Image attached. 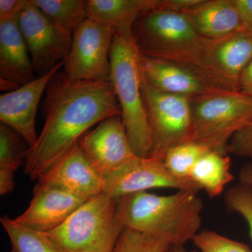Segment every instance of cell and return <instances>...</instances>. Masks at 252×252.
<instances>
[{
	"label": "cell",
	"instance_id": "17",
	"mask_svg": "<svg viewBox=\"0 0 252 252\" xmlns=\"http://www.w3.org/2000/svg\"><path fill=\"white\" fill-rule=\"evenodd\" d=\"M37 78L18 24V17L0 20V86L5 93Z\"/></svg>",
	"mask_w": 252,
	"mask_h": 252
},
{
	"label": "cell",
	"instance_id": "36",
	"mask_svg": "<svg viewBox=\"0 0 252 252\" xmlns=\"http://www.w3.org/2000/svg\"><path fill=\"white\" fill-rule=\"evenodd\" d=\"M191 252H200V251H196V250H195V251H192Z\"/></svg>",
	"mask_w": 252,
	"mask_h": 252
},
{
	"label": "cell",
	"instance_id": "8",
	"mask_svg": "<svg viewBox=\"0 0 252 252\" xmlns=\"http://www.w3.org/2000/svg\"><path fill=\"white\" fill-rule=\"evenodd\" d=\"M116 30L86 19L74 32L64 72L72 81L109 82L111 79L110 52Z\"/></svg>",
	"mask_w": 252,
	"mask_h": 252
},
{
	"label": "cell",
	"instance_id": "29",
	"mask_svg": "<svg viewBox=\"0 0 252 252\" xmlns=\"http://www.w3.org/2000/svg\"><path fill=\"white\" fill-rule=\"evenodd\" d=\"M27 0H0V20L18 17Z\"/></svg>",
	"mask_w": 252,
	"mask_h": 252
},
{
	"label": "cell",
	"instance_id": "18",
	"mask_svg": "<svg viewBox=\"0 0 252 252\" xmlns=\"http://www.w3.org/2000/svg\"><path fill=\"white\" fill-rule=\"evenodd\" d=\"M200 36L210 40L244 31L243 22L233 0H203L181 13Z\"/></svg>",
	"mask_w": 252,
	"mask_h": 252
},
{
	"label": "cell",
	"instance_id": "22",
	"mask_svg": "<svg viewBox=\"0 0 252 252\" xmlns=\"http://www.w3.org/2000/svg\"><path fill=\"white\" fill-rule=\"evenodd\" d=\"M15 252H60L42 233L28 229L7 217L0 219Z\"/></svg>",
	"mask_w": 252,
	"mask_h": 252
},
{
	"label": "cell",
	"instance_id": "30",
	"mask_svg": "<svg viewBox=\"0 0 252 252\" xmlns=\"http://www.w3.org/2000/svg\"><path fill=\"white\" fill-rule=\"evenodd\" d=\"M240 15L244 32L252 34V0H233Z\"/></svg>",
	"mask_w": 252,
	"mask_h": 252
},
{
	"label": "cell",
	"instance_id": "34",
	"mask_svg": "<svg viewBox=\"0 0 252 252\" xmlns=\"http://www.w3.org/2000/svg\"><path fill=\"white\" fill-rule=\"evenodd\" d=\"M240 183L252 187V161L243 165L239 172Z\"/></svg>",
	"mask_w": 252,
	"mask_h": 252
},
{
	"label": "cell",
	"instance_id": "9",
	"mask_svg": "<svg viewBox=\"0 0 252 252\" xmlns=\"http://www.w3.org/2000/svg\"><path fill=\"white\" fill-rule=\"evenodd\" d=\"M18 24L36 77L49 74L64 63L70 49L72 36L58 28L34 0H27L18 14Z\"/></svg>",
	"mask_w": 252,
	"mask_h": 252
},
{
	"label": "cell",
	"instance_id": "12",
	"mask_svg": "<svg viewBox=\"0 0 252 252\" xmlns=\"http://www.w3.org/2000/svg\"><path fill=\"white\" fill-rule=\"evenodd\" d=\"M78 144L103 177L136 156L121 115L104 119L94 130L84 134Z\"/></svg>",
	"mask_w": 252,
	"mask_h": 252
},
{
	"label": "cell",
	"instance_id": "11",
	"mask_svg": "<svg viewBox=\"0 0 252 252\" xmlns=\"http://www.w3.org/2000/svg\"><path fill=\"white\" fill-rule=\"evenodd\" d=\"M252 61V34L233 33L210 40L205 51L200 72L219 89L239 91L240 79Z\"/></svg>",
	"mask_w": 252,
	"mask_h": 252
},
{
	"label": "cell",
	"instance_id": "28",
	"mask_svg": "<svg viewBox=\"0 0 252 252\" xmlns=\"http://www.w3.org/2000/svg\"><path fill=\"white\" fill-rule=\"evenodd\" d=\"M228 153L252 160V120L233 136L228 144Z\"/></svg>",
	"mask_w": 252,
	"mask_h": 252
},
{
	"label": "cell",
	"instance_id": "26",
	"mask_svg": "<svg viewBox=\"0 0 252 252\" xmlns=\"http://www.w3.org/2000/svg\"><path fill=\"white\" fill-rule=\"evenodd\" d=\"M192 242L200 252H252L248 245L225 238L212 230L199 232Z\"/></svg>",
	"mask_w": 252,
	"mask_h": 252
},
{
	"label": "cell",
	"instance_id": "23",
	"mask_svg": "<svg viewBox=\"0 0 252 252\" xmlns=\"http://www.w3.org/2000/svg\"><path fill=\"white\" fill-rule=\"evenodd\" d=\"M30 146L9 126L0 125V171L14 172L26 162Z\"/></svg>",
	"mask_w": 252,
	"mask_h": 252
},
{
	"label": "cell",
	"instance_id": "31",
	"mask_svg": "<svg viewBox=\"0 0 252 252\" xmlns=\"http://www.w3.org/2000/svg\"><path fill=\"white\" fill-rule=\"evenodd\" d=\"M203 0H160V7L163 9L182 13L195 7Z\"/></svg>",
	"mask_w": 252,
	"mask_h": 252
},
{
	"label": "cell",
	"instance_id": "19",
	"mask_svg": "<svg viewBox=\"0 0 252 252\" xmlns=\"http://www.w3.org/2000/svg\"><path fill=\"white\" fill-rule=\"evenodd\" d=\"M159 4L160 0H88V15L89 19L116 32H132L139 16Z\"/></svg>",
	"mask_w": 252,
	"mask_h": 252
},
{
	"label": "cell",
	"instance_id": "4",
	"mask_svg": "<svg viewBox=\"0 0 252 252\" xmlns=\"http://www.w3.org/2000/svg\"><path fill=\"white\" fill-rule=\"evenodd\" d=\"M132 34L142 56L179 63L201 73L210 39L200 36L181 13L159 4L139 16Z\"/></svg>",
	"mask_w": 252,
	"mask_h": 252
},
{
	"label": "cell",
	"instance_id": "7",
	"mask_svg": "<svg viewBox=\"0 0 252 252\" xmlns=\"http://www.w3.org/2000/svg\"><path fill=\"white\" fill-rule=\"evenodd\" d=\"M142 92L152 132L150 156L163 160L170 149L191 142V100L154 89L142 74Z\"/></svg>",
	"mask_w": 252,
	"mask_h": 252
},
{
	"label": "cell",
	"instance_id": "6",
	"mask_svg": "<svg viewBox=\"0 0 252 252\" xmlns=\"http://www.w3.org/2000/svg\"><path fill=\"white\" fill-rule=\"evenodd\" d=\"M191 142L228 155L233 136L252 120V98L240 91L216 89L191 100Z\"/></svg>",
	"mask_w": 252,
	"mask_h": 252
},
{
	"label": "cell",
	"instance_id": "10",
	"mask_svg": "<svg viewBox=\"0 0 252 252\" xmlns=\"http://www.w3.org/2000/svg\"><path fill=\"white\" fill-rule=\"evenodd\" d=\"M103 177L104 193L117 200L129 194L152 189H175L195 193L201 190L190 179L180 178L172 175L163 160L153 156H135Z\"/></svg>",
	"mask_w": 252,
	"mask_h": 252
},
{
	"label": "cell",
	"instance_id": "13",
	"mask_svg": "<svg viewBox=\"0 0 252 252\" xmlns=\"http://www.w3.org/2000/svg\"><path fill=\"white\" fill-rule=\"evenodd\" d=\"M61 63L49 74L36 78L35 80L19 89L0 96V122L18 132L32 147L37 140L35 121L38 106L46 92L51 78L63 67Z\"/></svg>",
	"mask_w": 252,
	"mask_h": 252
},
{
	"label": "cell",
	"instance_id": "2",
	"mask_svg": "<svg viewBox=\"0 0 252 252\" xmlns=\"http://www.w3.org/2000/svg\"><path fill=\"white\" fill-rule=\"evenodd\" d=\"M197 193L178 190L170 195L147 191L118 199V212L124 228L171 237L173 245H185L199 233L203 204Z\"/></svg>",
	"mask_w": 252,
	"mask_h": 252
},
{
	"label": "cell",
	"instance_id": "14",
	"mask_svg": "<svg viewBox=\"0 0 252 252\" xmlns=\"http://www.w3.org/2000/svg\"><path fill=\"white\" fill-rule=\"evenodd\" d=\"M38 183L86 200L104 193L103 176L94 168L78 143L41 176Z\"/></svg>",
	"mask_w": 252,
	"mask_h": 252
},
{
	"label": "cell",
	"instance_id": "15",
	"mask_svg": "<svg viewBox=\"0 0 252 252\" xmlns=\"http://www.w3.org/2000/svg\"><path fill=\"white\" fill-rule=\"evenodd\" d=\"M87 200L65 190L38 183L29 207L14 220L28 229L46 233L61 226Z\"/></svg>",
	"mask_w": 252,
	"mask_h": 252
},
{
	"label": "cell",
	"instance_id": "35",
	"mask_svg": "<svg viewBox=\"0 0 252 252\" xmlns=\"http://www.w3.org/2000/svg\"><path fill=\"white\" fill-rule=\"evenodd\" d=\"M166 252H187L184 245H172Z\"/></svg>",
	"mask_w": 252,
	"mask_h": 252
},
{
	"label": "cell",
	"instance_id": "33",
	"mask_svg": "<svg viewBox=\"0 0 252 252\" xmlns=\"http://www.w3.org/2000/svg\"><path fill=\"white\" fill-rule=\"evenodd\" d=\"M239 91L252 98V61L242 75Z\"/></svg>",
	"mask_w": 252,
	"mask_h": 252
},
{
	"label": "cell",
	"instance_id": "1",
	"mask_svg": "<svg viewBox=\"0 0 252 252\" xmlns=\"http://www.w3.org/2000/svg\"><path fill=\"white\" fill-rule=\"evenodd\" d=\"M42 111L45 124L25 162V172L32 180H39L93 126L122 115L110 81H72L61 70L47 86Z\"/></svg>",
	"mask_w": 252,
	"mask_h": 252
},
{
	"label": "cell",
	"instance_id": "27",
	"mask_svg": "<svg viewBox=\"0 0 252 252\" xmlns=\"http://www.w3.org/2000/svg\"><path fill=\"white\" fill-rule=\"evenodd\" d=\"M225 202L229 210L246 220L252 238V187L241 183L230 187L225 192Z\"/></svg>",
	"mask_w": 252,
	"mask_h": 252
},
{
	"label": "cell",
	"instance_id": "25",
	"mask_svg": "<svg viewBox=\"0 0 252 252\" xmlns=\"http://www.w3.org/2000/svg\"><path fill=\"white\" fill-rule=\"evenodd\" d=\"M210 151L207 147L196 142L180 144L167 151L163 158L164 164L176 177L190 179L189 176L194 165Z\"/></svg>",
	"mask_w": 252,
	"mask_h": 252
},
{
	"label": "cell",
	"instance_id": "37",
	"mask_svg": "<svg viewBox=\"0 0 252 252\" xmlns=\"http://www.w3.org/2000/svg\"><path fill=\"white\" fill-rule=\"evenodd\" d=\"M11 252H15L14 251V250H12V251H11Z\"/></svg>",
	"mask_w": 252,
	"mask_h": 252
},
{
	"label": "cell",
	"instance_id": "16",
	"mask_svg": "<svg viewBox=\"0 0 252 252\" xmlns=\"http://www.w3.org/2000/svg\"><path fill=\"white\" fill-rule=\"evenodd\" d=\"M140 65L147 84L167 94L192 100L219 89L201 73L179 63L141 55Z\"/></svg>",
	"mask_w": 252,
	"mask_h": 252
},
{
	"label": "cell",
	"instance_id": "24",
	"mask_svg": "<svg viewBox=\"0 0 252 252\" xmlns=\"http://www.w3.org/2000/svg\"><path fill=\"white\" fill-rule=\"evenodd\" d=\"M173 245L171 237L147 234L124 228L112 252H166Z\"/></svg>",
	"mask_w": 252,
	"mask_h": 252
},
{
	"label": "cell",
	"instance_id": "3",
	"mask_svg": "<svg viewBox=\"0 0 252 252\" xmlns=\"http://www.w3.org/2000/svg\"><path fill=\"white\" fill-rule=\"evenodd\" d=\"M140 58L132 32H116L110 52V82L134 153L148 157L152 153V137L142 95Z\"/></svg>",
	"mask_w": 252,
	"mask_h": 252
},
{
	"label": "cell",
	"instance_id": "32",
	"mask_svg": "<svg viewBox=\"0 0 252 252\" xmlns=\"http://www.w3.org/2000/svg\"><path fill=\"white\" fill-rule=\"evenodd\" d=\"M14 172L0 171V194L11 193L15 187Z\"/></svg>",
	"mask_w": 252,
	"mask_h": 252
},
{
	"label": "cell",
	"instance_id": "21",
	"mask_svg": "<svg viewBox=\"0 0 252 252\" xmlns=\"http://www.w3.org/2000/svg\"><path fill=\"white\" fill-rule=\"evenodd\" d=\"M41 11L66 34L72 36L89 18L88 0H34Z\"/></svg>",
	"mask_w": 252,
	"mask_h": 252
},
{
	"label": "cell",
	"instance_id": "5",
	"mask_svg": "<svg viewBox=\"0 0 252 252\" xmlns=\"http://www.w3.org/2000/svg\"><path fill=\"white\" fill-rule=\"evenodd\" d=\"M124 228L117 199L103 193L88 200L59 228L42 233L60 252H112Z\"/></svg>",
	"mask_w": 252,
	"mask_h": 252
},
{
	"label": "cell",
	"instance_id": "20",
	"mask_svg": "<svg viewBox=\"0 0 252 252\" xmlns=\"http://www.w3.org/2000/svg\"><path fill=\"white\" fill-rule=\"evenodd\" d=\"M230 169L228 155L210 151L195 163L189 178L206 191L209 197L215 198L223 193L225 187L234 179Z\"/></svg>",
	"mask_w": 252,
	"mask_h": 252
}]
</instances>
